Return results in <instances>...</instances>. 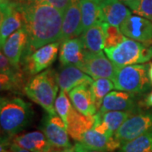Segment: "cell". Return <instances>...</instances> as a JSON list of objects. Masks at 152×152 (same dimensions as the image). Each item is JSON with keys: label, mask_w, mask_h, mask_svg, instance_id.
<instances>
[{"label": "cell", "mask_w": 152, "mask_h": 152, "mask_svg": "<svg viewBox=\"0 0 152 152\" xmlns=\"http://www.w3.org/2000/svg\"><path fill=\"white\" fill-rule=\"evenodd\" d=\"M57 81L60 90L65 92L80 85H92L93 79L76 66H65L57 73Z\"/></svg>", "instance_id": "17"}, {"label": "cell", "mask_w": 152, "mask_h": 152, "mask_svg": "<svg viewBox=\"0 0 152 152\" xmlns=\"http://www.w3.org/2000/svg\"><path fill=\"white\" fill-rule=\"evenodd\" d=\"M25 71L20 65H15L9 60L4 53H0V86L2 91H10L20 93L24 91Z\"/></svg>", "instance_id": "9"}, {"label": "cell", "mask_w": 152, "mask_h": 152, "mask_svg": "<svg viewBox=\"0 0 152 152\" xmlns=\"http://www.w3.org/2000/svg\"><path fill=\"white\" fill-rule=\"evenodd\" d=\"M11 1H13V0H0V4H7Z\"/></svg>", "instance_id": "39"}, {"label": "cell", "mask_w": 152, "mask_h": 152, "mask_svg": "<svg viewBox=\"0 0 152 152\" xmlns=\"http://www.w3.org/2000/svg\"><path fill=\"white\" fill-rule=\"evenodd\" d=\"M81 33L82 20L80 0H71L64 14L60 42L67 39L77 37Z\"/></svg>", "instance_id": "15"}, {"label": "cell", "mask_w": 152, "mask_h": 152, "mask_svg": "<svg viewBox=\"0 0 152 152\" xmlns=\"http://www.w3.org/2000/svg\"><path fill=\"white\" fill-rule=\"evenodd\" d=\"M10 152H31L29 150H26L23 147L20 146L19 145H17L15 143L12 141L10 144Z\"/></svg>", "instance_id": "33"}, {"label": "cell", "mask_w": 152, "mask_h": 152, "mask_svg": "<svg viewBox=\"0 0 152 152\" xmlns=\"http://www.w3.org/2000/svg\"><path fill=\"white\" fill-rule=\"evenodd\" d=\"M118 152H152V129L123 145Z\"/></svg>", "instance_id": "26"}, {"label": "cell", "mask_w": 152, "mask_h": 152, "mask_svg": "<svg viewBox=\"0 0 152 152\" xmlns=\"http://www.w3.org/2000/svg\"><path fill=\"white\" fill-rule=\"evenodd\" d=\"M80 69L93 80L107 78L113 80L117 68L102 52L93 53L86 50V58Z\"/></svg>", "instance_id": "10"}, {"label": "cell", "mask_w": 152, "mask_h": 152, "mask_svg": "<svg viewBox=\"0 0 152 152\" xmlns=\"http://www.w3.org/2000/svg\"><path fill=\"white\" fill-rule=\"evenodd\" d=\"M148 75H149L150 80H151V84H152V64H149V70H148Z\"/></svg>", "instance_id": "37"}, {"label": "cell", "mask_w": 152, "mask_h": 152, "mask_svg": "<svg viewBox=\"0 0 152 152\" xmlns=\"http://www.w3.org/2000/svg\"><path fill=\"white\" fill-rule=\"evenodd\" d=\"M58 88L57 73L48 69L31 78L25 86L24 93L48 113L57 114L54 104Z\"/></svg>", "instance_id": "3"}, {"label": "cell", "mask_w": 152, "mask_h": 152, "mask_svg": "<svg viewBox=\"0 0 152 152\" xmlns=\"http://www.w3.org/2000/svg\"><path fill=\"white\" fill-rule=\"evenodd\" d=\"M60 42L47 44L34 52L22 55L20 66L27 75L34 76L48 69L54 62L59 52Z\"/></svg>", "instance_id": "6"}, {"label": "cell", "mask_w": 152, "mask_h": 152, "mask_svg": "<svg viewBox=\"0 0 152 152\" xmlns=\"http://www.w3.org/2000/svg\"><path fill=\"white\" fill-rule=\"evenodd\" d=\"M0 152H10V150H0Z\"/></svg>", "instance_id": "41"}, {"label": "cell", "mask_w": 152, "mask_h": 152, "mask_svg": "<svg viewBox=\"0 0 152 152\" xmlns=\"http://www.w3.org/2000/svg\"><path fill=\"white\" fill-rule=\"evenodd\" d=\"M93 2H95L96 4H101V3L103 1V0H91Z\"/></svg>", "instance_id": "40"}, {"label": "cell", "mask_w": 152, "mask_h": 152, "mask_svg": "<svg viewBox=\"0 0 152 152\" xmlns=\"http://www.w3.org/2000/svg\"><path fill=\"white\" fill-rule=\"evenodd\" d=\"M132 113H134L124 111H109L105 113L98 112L95 114V117L114 135V134Z\"/></svg>", "instance_id": "25"}, {"label": "cell", "mask_w": 152, "mask_h": 152, "mask_svg": "<svg viewBox=\"0 0 152 152\" xmlns=\"http://www.w3.org/2000/svg\"><path fill=\"white\" fill-rule=\"evenodd\" d=\"M115 88L113 80L107 78H100L95 80L91 85L93 95L96 101V105L97 110L100 109L105 96L111 92V91Z\"/></svg>", "instance_id": "28"}, {"label": "cell", "mask_w": 152, "mask_h": 152, "mask_svg": "<svg viewBox=\"0 0 152 152\" xmlns=\"http://www.w3.org/2000/svg\"><path fill=\"white\" fill-rule=\"evenodd\" d=\"M136 95L137 94L124 91H111L103 99L99 112L105 113L109 111H124L136 113L141 110L137 103Z\"/></svg>", "instance_id": "13"}, {"label": "cell", "mask_w": 152, "mask_h": 152, "mask_svg": "<svg viewBox=\"0 0 152 152\" xmlns=\"http://www.w3.org/2000/svg\"><path fill=\"white\" fill-rule=\"evenodd\" d=\"M16 4H30L34 2H43L51 5H53L56 8L62 11L64 14L68 5L69 4L71 0H13Z\"/></svg>", "instance_id": "31"}, {"label": "cell", "mask_w": 152, "mask_h": 152, "mask_svg": "<svg viewBox=\"0 0 152 152\" xmlns=\"http://www.w3.org/2000/svg\"><path fill=\"white\" fill-rule=\"evenodd\" d=\"M152 129V111L140 110L132 113L114 134V139L122 146Z\"/></svg>", "instance_id": "7"}, {"label": "cell", "mask_w": 152, "mask_h": 152, "mask_svg": "<svg viewBox=\"0 0 152 152\" xmlns=\"http://www.w3.org/2000/svg\"><path fill=\"white\" fill-rule=\"evenodd\" d=\"M66 93L67 92L64 91L60 90L59 94L58 97L56 98L54 107L57 114L63 119L67 127L75 108L74 107L72 102H70V99L69 96H67Z\"/></svg>", "instance_id": "27"}, {"label": "cell", "mask_w": 152, "mask_h": 152, "mask_svg": "<svg viewBox=\"0 0 152 152\" xmlns=\"http://www.w3.org/2000/svg\"><path fill=\"white\" fill-rule=\"evenodd\" d=\"M85 48L93 53L102 52L105 48V30L103 22L84 31L80 36Z\"/></svg>", "instance_id": "22"}, {"label": "cell", "mask_w": 152, "mask_h": 152, "mask_svg": "<svg viewBox=\"0 0 152 152\" xmlns=\"http://www.w3.org/2000/svg\"><path fill=\"white\" fill-rule=\"evenodd\" d=\"M39 128L53 148L64 149L72 146L67 127L58 114L47 113L41 121Z\"/></svg>", "instance_id": "8"}, {"label": "cell", "mask_w": 152, "mask_h": 152, "mask_svg": "<svg viewBox=\"0 0 152 152\" xmlns=\"http://www.w3.org/2000/svg\"><path fill=\"white\" fill-rule=\"evenodd\" d=\"M131 10L135 15L152 21V0H137Z\"/></svg>", "instance_id": "30"}, {"label": "cell", "mask_w": 152, "mask_h": 152, "mask_svg": "<svg viewBox=\"0 0 152 152\" xmlns=\"http://www.w3.org/2000/svg\"><path fill=\"white\" fill-rule=\"evenodd\" d=\"M94 122H95L94 116L92 117L85 116L80 113H79L75 109L69 119V124L67 126L69 134L73 140L79 141L80 136L86 131L93 128Z\"/></svg>", "instance_id": "24"}, {"label": "cell", "mask_w": 152, "mask_h": 152, "mask_svg": "<svg viewBox=\"0 0 152 152\" xmlns=\"http://www.w3.org/2000/svg\"><path fill=\"white\" fill-rule=\"evenodd\" d=\"M86 50L80 37L61 42L58 55L60 64L63 67L73 65L80 69L86 58Z\"/></svg>", "instance_id": "14"}, {"label": "cell", "mask_w": 152, "mask_h": 152, "mask_svg": "<svg viewBox=\"0 0 152 152\" xmlns=\"http://www.w3.org/2000/svg\"><path fill=\"white\" fill-rule=\"evenodd\" d=\"M122 3H124L125 5H127L128 7H129L130 9H132L134 5L135 4L136 1L137 0H120Z\"/></svg>", "instance_id": "35"}, {"label": "cell", "mask_w": 152, "mask_h": 152, "mask_svg": "<svg viewBox=\"0 0 152 152\" xmlns=\"http://www.w3.org/2000/svg\"><path fill=\"white\" fill-rule=\"evenodd\" d=\"M75 148L76 152H107L103 151H96V150L89 149L85 145H83L81 143H80V142H76L75 144Z\"/></svg>", "instance_id": "32"}, {"label": "cell", "mask_w": 152, "mask_h": 152, "mask_svg": "<svg viewBox=\"0 0 152 152\" xmlns=\"http://www.w3.org/2000/svg\"><path fill=\"white\" fill-rule=\"evenodd\" d=\"M61 152H76L75 145L74 146L68 147V148H64L61 150Z\"/></svg>", "instance_id": "36"}, {"label": "cell", "mask_w": 152, "mask_h": 152, "mask_svg": "<svg viewBox=\"0 0 152 152\" xmlns=\"http://www.w3.org/2000/svg\"><path fill=\"white\" fill-rule=\"evenodd\" d=\"M149 64H132L117 69L113 81L116 90L134 94H145L151 90Z\"/></svg>", "instance_id": "5"}, {"label": "cell", "mask_w": 152, "mask_h": 152, "mask_svg": "<svg viewBox=\"0 0 152 152\" xmlns=\"http://www.w3.org/2000/svg\"><path fill=\"white\" fill-rule=\"evenodd\" d=\"M104 52L118 69L149 62L152 58V44L143 43L127 37L116 47L105 48Z\"/></svg>", "instance_id": "4"}, {"label": "cell", "mask_w": 152, "mask_h": 152, "mask_svg": "<svg viewBox=\"0 0 152 152\" xmlns=\"http://www.w3.org/2000/svg\"><path fill=\"white\" fill-rule=\"evenodd\" d=\"M103 27L106 35L105 48L116 47L127 38L121 31L120 27L118 26H114L107 22H103Z\"/></svg>", "instance_id": "29"}, {"label": "cell", "mask_w": 152, "mask_h": 152, "mask_svg": "<svg viewBox=\"0 0 152 152\" xmlns=\"http://www.w3.org/2000/svg\"><path fill=\"white\" fill-rule=\"evenodd\" d=\"M12 141L31 152H49L53 148L42 131L17 134L12 139Z\"/></svg>", "instance_id": "21"}, {"label": "cell", "mask_w": 152, "mask_h": 152, "mask_svg": "<svg viewBox=\"0 0 152 152\" xmlns=\"http://www.w3.org/2000/svg\"><path fill=\"white\" fill-rule=\"evenodd\" d=\"M74 107L83 115L92 117L97 107L92 92L91 85H80L68 92Z\"/></svg>", "instance_id": "16"}, {"label": "cell", "mask_w": 152, "mask_h": 152, "mask_svg": "<svg viewBox=\"0 0 152 152\" xmlns=\"http://www.w3.org/2000/svg\"><path fill=\"white\" fill-rule=\"evenodd\" d=\"M31 105L20 97L0 100V125L4 136L13 139L26 129L33 118Z\"/></svg>", "instance_id": "2"}, {"label": "cell", "mask_w": 152, "mask_h": 152, "mask_svg": "<svg viewBox=\"0 0 152 152\" xmlns=\"http://www.w3.org/2000/svg\"><path fill=\"white\" fill-rule=\"evenodd\" d=\"M62 149H58V148H53L49 152H61Z\"/></svg>", "instance_id": "38"}, {"label": "cell", "mask_w": 152, "mask_h": 152, "mask_svg": "<svg viewBox=\"0 0 152 152\" xmlns=\"http://www.w3.org/2000/svg\"><path fill=\"white\" fill-rule=\"evenodd\" d=\"M145 104L146 107H152V91L147 95L145 99Z\"/></svg>", "instance_id": "34"}, {"label": "cell", "mask_w": 152, "mask_h": 152, "mask_svg": "<svg viewBox=\"0 0 152 152\" xmlns=\"http://www.w3.org/2000/svg\"><path fill=\"white\" fill-rule=\"evenodd\" d=\"M100 6L104 22L114 26L120 27L123 22L131 15L130 10L120 0H103Z\"/></svg>", "instance_id": "20"}, {"label": "cell", "mask_w": 152, "mask_h": 152, "mask_svg": "<svg viewBox=\"0 0 152 152\" xmlns=\"http://www.w3.org/2000/svg\"><path fill=\"white\" fill-rule=\"evenodd\" d=\"M16 5L24 16L28 34V42L23 55L29 54L47 44L60 42L64 20V13L60 10L43 2Z\"/></svg>", "instance_id": "1"}, {"label": "cell", "mask_w": 152, "mask_h": 152, "mask_svg": "<svg viewBox=\"0 0 152 152\" xmlns=\"http://www.w3.org/2000/svg\"><path fill=\"white\" fill-rule=\"evenodd\" d=\"M81 4L82 32L88 28L104 22L100 4L91 0H80Z\"/></svg>", "instance_id": "23"}, {"label": "cell", "mask_w": 152, "mask_h": 152, "mask_svg": "<svg viewBox=\"0 0 152 152\" xmlns=\"http://www.w3.org/2000/svg\"><path fill=\"white\" fill-rule=\"evenodd\" d=\"M78 142L81 143L83 145L89 149L107 152L114 151L121 147L114 137L103 134L93 128L86 131L80 136Z\"/></svg>", "instance_id": "19"}, {"label": "cell", "mask_w": 152, "mask_h": 152, "mask_svg": "<svg viewBox=\"0 0 152 152\" xmlns=\"http://www.w3.org/2000/svg\"><path fill=\"white\" fill-rule=\"evenodd\" d=\"M25 27V20L16 4L11 1L0 4V45L3 47L6 40L16 31Z\"/></svg>", "instance_id": "11"}, {"label": "cell", "mask_w": 152, "mask_h": 152, "mask_svg": "<svg viewBox=\"0 0 152 152\" xmlns=\"http://www.w3.org/2000/svg\"><path fill=\"white\" fill-rule=\"evenodd\" d=\"M120 30L126 37L143 43H151L152 21L140 15H132L120 26Z\"/></svg>", "instance_id": "12"}, {"label": "cell", "mask_w": 152, "mask_h": 152, "mask_svg": "<svg viewBox=\"0 0 152 152\" xmlns=\"http://www.w3.org/2000/svg\"><path fill=\"white\" fill-rule=\"evenodd\" d=\"M28 42V34L26 28L23 27L14 32L6 40L2 52L15 65H20V60Z\"/></svg>", "instance_id": "18"}]
</instances>
